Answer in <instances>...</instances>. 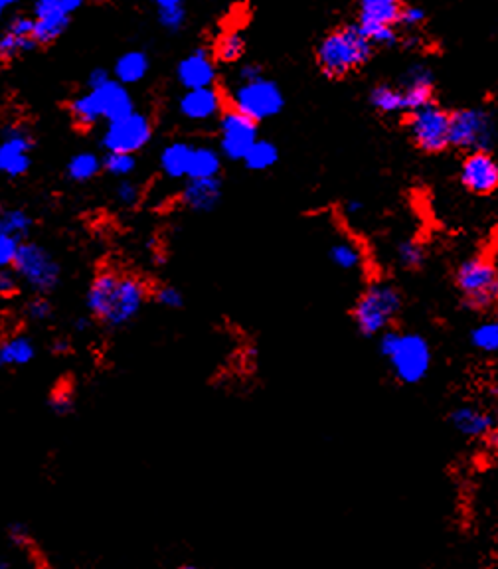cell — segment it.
<instances>
[{"label":"cell","instance_id":"cell-36","mask_svg":"<svg viewBox=\"0 0 498 569\" xmlns=\"http://www.w3.org/2000/svg\"><path fill=\"white\" fill-rule=\"evenodd\" d=\"M469 340L475 350L483 354H497L498 352V319H489L475 326L469 334Z\"/></svg>","mask_w":498,"mask_h":569},{"label":"cell","instance_id":"cell-25","mask_svg":"<svg viewBox=\"0 0 498 569\" xmlns=\"http://www.w3.org/2000/svg\"><path fill=\"white\" fill-rule=\"evenodd\" d=\"M36 230V218L22 206L0 202V236H10L20 242L30 240Z\"/></svg>","mask_w":498,"mask_h":569},{"label":"cell","instance_id":"cell-20","mask_svg":"<svg viewBox=\"0 0 498 569\" xmlns=\"http://www.w3.org/2000/svg\"><path fill=\"white\" fill-rule=\"evenodd\" d=\"M433 87H435V76L429 66L425 64L410 66L398 83V89L402 91L404 97L406 113H412L415 109L431 103Z\"/></svg>","mask_w":498,"mask_h":569},{"label":"cell","instance_id":"cell-46","mask_svg":"<svg viewBox=\"0 0 498 569\" xmlns=\"http://www.w3.org/2000/svg\"><path fill=\"white\" fill-rule=\"evenodd\" d=\"M113 76H111V70H107V68H93L89 74H87V78H85V87L87 89H93V87H99V85H103L105 82H109Z\"/></svg>","mask_w":498,"mask_h":569},{"label":"cell","instance_id":"cell-54","mask_svg":"<svg viewBox=\"0 0 498 569\" xmlns=\"http://www.w3.org/2000/svg\"><path fill=\"white\" fill-rule=\"evenodd\" d=\"M489 439H491V443H493V447H495V449H498V423H497V427H495V429H493V433H491V435H489Z\"/></svg>","mask_w":498,"mask_h":569},{"label":"cell","instance_id":"cell-19","mask_svg":"<svg viewBox=\"0 0 498 569\" xmlns=\"http://www.w3.org/2000/svg\"><path fill=\"white\" fill-rule=\"evenodd\" d=\"M224 184L220 176L214 178H190L180 190V202L184 208L196 214H210L222 202Z\"/></svg>","mask_w":498,"mask_h":569},{"label":"cell","instance_id":"cell-22","mask_svg":"<svg viewBox=\"0 0 498 569\" xmlns=\"http://www.w3.org/2000/svg\"><path fill=\"white\" fill-rule=\"evenodd\" d=\"M38 356V342L24 330L10 332L0 340V362L4 368H24Z\"/></svg>","mask_w":498,"mask_h":569},{"label":"cell","instance_id":"cell-14","mask_svg":"<svg viewBox=\"0 0 498 569\" xmlns=\"http://www.w3.org/2000/svg\"><path fill=\"white\" fill-rule=\"evenodd\" d=\"M40 46L34 40V18L30 12H18L0 30V62L10 64L16 62Z\"/></svg>","mask_w":498,"mask_h":569},{"label":"cell","instance_id":"cell-12","mask_svg":"<svg viewBox=\"0 0 498 569\" xmlns=\"http://www.w3.org/2000/svg\"><path fill=\"white\" fill-rule=\"evenodd\" d=\"M451 115L433 101L415 109L408 117V131L423 153H441L449 147Z\"/></svg>","mask_w":498,"mask_h":569},{"label":"cell","instance_id":"cell-2","mask_svg":"<svg viewBox=\"0 0 498 569\" xmlns=\"http://www.w3.org/2000/svg\"><path fill=\"white\" fill-rule=\"evenodd\" d=\"M372 52L374 46L360 28L356 24H348L332 30L321 40L317 48V64L327 78L340 80L362 68L370 60Z\"/></svg>","mask_w":498,"mask_h":569},{"label":"cell","instance_id":"cell-15","mask_svg":"<svg viewBox=\"0 0 498 569\" xmlns=\"http://www.w3.org/2000/svg\"><path fill=\"white\" fill-rule=\"evenodd\" d=\"M87 91L95 103V109L101 117V123H105V125L119 121L137 109L131 87H125L123 83H119L113 78L109 82H105L99 87H93V89H87Z\"/></svg>","mask_w":498,"mask_h":569},{"label":"cell","instance_id":"cell-5","mask_svg":"<svg viewBox=\"0 0 498 569\" xmlns=\"http://www.w3.org/2000/svg\"><path fill=\"white\" fill-rule=\"evenodd\" d=\"M402 305V293L392 283H374L358 297L352 317L364 336H380L394 325Z\"/></svg>","mask_w":498,"mask_h":569},{"label":"cell","instance_id":"cell-37","mask_svg":"<svg viewBox=\"0 0 498 569\" xmlns=\"http://www.w3.org/2000/svg\"><path fill=\"white\" fill-rule=\"evenodd\" d=\"M54 303L44 295H30L22 307V317L32 325H48L54 319Z\"/></svg>","mask_w":498,"mask_h":569},{"label":"cell","instance_id":"cell-56","mask_svg":"<svg viewBox=\"0 0 498 569\" xmlns=\"http://www.w3.org/2000/svg\"><path fill=\"white\" fill-rule=\"evenodd\" d=\"M174 569H202V568H198V566H192V564H184V566H178V568Z\"/></svg>","mask_w":498,"mask_h":569},{"label":"cell","instance_id":"cell-50","mask_svg":"<svg viewBox=\"0 0 498 569\" xmlns=\"http://www.w3.org/2000/svg\"><path fill=\"white\" fill-rule=\"evenodd\" d=\"M93 326H95V321H93L89 315H85V317H78V319L74 321V332L89 334Z\"/></svg>","mask_w":498,"mask_h":569},{"label":"cell","instance_id":"cell-8","mask_svg":"<svg viewBox=\"0 0 498 569\" xmlns=\"http://www.w3.org/2000/svg\"><path fill=\"white\" fill-rule=\"evenodd\" d=\"M153 133V119L145 111L135 109L127 117L107 123L101 131L99 145L105 153L139 155L153 141Z\"/></svg>","mask_w":498,"mask_h":569},{"label":"cell","instance_id":"cell-32","mask_svg":"<svg viewBox=\"0 0 498 569\" xmlns=\"http://www.w3.org/2000/svg\"><path fill=\"white\" fill-rule=\"evenodd\" d=\"M329 259L340 269V271H358L362 261H364V253L360 249V245L348 238H338L336 242H332L329 247Z\"/></svg>","mask_w":498,"mask_h":569},{"label":"cell","instance_id":"cell-49","mask_svg":"<svg viewBox=\"0 0 498 569\" xmlns=\"http://www.w3.org/2000/svg\"><path fill=\"white\" fill-rule=\"evenodd\" d=\"M261 76V68L255 64H242L238 70V82H246V80H253Z\"/></svg>","mask_w":498,"mask_h":569},{"label":"cell","instance_id":"cell-34","mask_svg":"<svg viewBox=\"0 0 498 569\" xmlns=\"http://www.w3.org/2000/svg\"><path fill=\"white\" fill-rule=\"evenodd\" d=\"M103 172L109 174L115 180L133 178V174L139 168L137 155H125V153H103L101 157Z\"/></svg>","mask_w":498,"mask_h":569},{"label":"cell","instance_id":"cell-40","mask_svg":"<svg viewBox=\"0 0 498 569\" xmlns=\"http://www.w3.org/2000/svg\"><path fill=\"white\" fill-rule=\"evenodd\" d=\"M6 540L8 544L18 550V552H28L32 548V532L28 530L26 524L22 522H12L8 528H6Z\"/></svg>","mask_w":498,"mask_h":569},{"label":"cell","instance_id":"cell-28","mask_svg":"<svg viewBox=\"0 0 498 569\" xmlns=\"http://www.w3.org/2000/svg\"><path fill=\"white\" fill-rule=\"evenodd\" d=\"M222 170V155L218 149L208 145H194L190 166H188V178H214Z\"/></svg>","mask_w":498,"mask_h":569},{"label":"cell","instance_id":"cell-3","mask_svg":"<svg viewBox=\"0 0 498 569\" xmlns=\"http://www.w3.org/2000/svg\"><path fill=\"white\" fill-rule=\"evenodd\" d=\"M378 346L402 384H419L429 374L433 354L429 342L421 334L388 328L378 336Z\"/></svg>","mask_w":498,"mask_h":569},{"label":"cell","instance_id":"cell-30","mask_svg":"<svg viewBox=\"0 0 498 569\" xmlns=\"http://www.w3.org/2000/svg\"><path fill=\"white\" fill-rule=\"evenodd\" d=\"M68 115H70L72 123L82 131H89V129H95L97 125H101V117H99L95 103H93L87 89H83L82 93L74 95L68 101Z\"/></svg>","mask_w":498,"mask_h":569},{"label":"cell","instance_id":"cell-55","mask_svg":"<svg viewBox=\"0 0 498 569\" xmlns=\"http://www.w3.org/2000/svg\"><path fill=\"white\" fill-rule=\"evenodd\" d=\"M6 2H8L10 8H14V6H18V4H22V2H26V0H6Z\"/></svg>","mask_w":498,"mask_h":569},{"label":"cell","instance_id":"cell-52","mask_svg":"<svg viewBox=\"0 0 498 569\" xmlns=\"http://www.w3.org/2000/svg\"><path fill=\"white\" fill-rule=\"evenodd\" d=\"M10 10V6H8V2L6 0H0V22L4 20V14Z\"/></svg>","mask_w":498,"mask_h":569},{"label":"cell","instance_id":"cell-53","mask_svg":"<svg viewBox=\"0 0 498 569\" xmlns=\"http://www.w3.org/2000/svg\"><path fill=\"white\" fill-rule=\"evenodd\" d=\"M0 569H16L14 568V564L8 560V558H2L0 556Z\"/></svg>","mask_w":498,"mask_h":569},{"label":"cell","instance_id":"cell-24","mask_svg":"<svg viewBox=\"0 0 498 569\" xmlns=\"http://www.w3.org/2000/svg\"><path fill=\"white\" fill-rule=\"evenodd\" d=\"M151 74V56L145 50H127L123 52L111 66L113 80L123 83L125 87H133L147 80Z\"/></svg>","mask_w":498,"mask_h":569},{"label":"cell","instance_id":"cell-42","mask_svg":"<svg viewBox=\"0 0 498 569\" xmlns=\"http://www.w3.org/2000/svg\"><path fill=\"white\" fill-rule=\"evenodd\" d=\"M425 20H427V12H425L423 6H419V4H404L402 10H400L398 24H400L402 28L414 32Z\"/></svg>","mask_w":498,"mask_h":569},{"label":"cell","instance_id":"cell-18","mask_svg":"<svg viewBox=\"0 0 498 569\" xmlns=\"http://www.w3.org/2000/svg\"><path fill=\"white\" fill-rule=\"evenodd\" d=\"M176 82L180 83V87L184 91L188 89H202V87H214L216 78H218V68H216V60L214 56L204 50V48H196L192 52H188L174 70Z\"/></svg>","mask_w":498,"mask_h":569},{"label":"cell","instance_id":"cell-47","mask_svg":"<svg viewBox=\"0 0 498 569\" xmlns=\"http://www.w3.org/2000/svg\"><path fill=\"white\" fill-rule=\"evenodd\" d=\"M364 212H366V204H364L362 200H358V198H350V200L344 204V214H346L348 218H352V220L364 216Z\"/></svg>","mask_w":498,"mask_h":569},{"label":"cell","instance_id":"cell-17","mask_svg":"<svg viewBox=\"0 0 498 569\" xmlns=\"http://www.w3.org/2000/svg\"><path fill=\"white\" fill-rule=\"evenodd\" d=\"M459 180L473 194H493L498 188V163L489 151L469 153L461 163Z\"/></svg>","mask_w":498,"mask_h":569},{"label":"cell","instance_id":"cell-23","mask_svg":"<svg viewBox=\"0 0 498 569\" xmlns=\"http://www.w3.org/2000/svg\"><path fill=\"white\" fill-rule=\"evenodd\" d=\"M404 0H356L358 28L370 30L380 26H396Z\"/></svg>","mask_w":498,"mask_h":569},{"label":"cell","instance_id":"cell-51","mask_svg":"<svg viewBox=\"0 0 498 569\" xmlns=\"http://www.w3.org/2000/svg\"><path fill=\"white\" fill-rule=\"evenodd\" d=\"M155 4L157 10H166V8H178L184 6L186 0H151Z\"/></svg>","mask_w":498,"mask_h":569},{"label":"cell","instance_id":"cell-6","mask_svg":"<svg viewBox=\"0 0 498 569\" xmlns=\"http://www.w3.org/2000/svg\"><path fill=\"white\" fill-rule=\"evenodd\" d=\"M455 285L473 311H489L498 305L497 263L483 255L469 257L457 267Z\"/></svg>","mask_w":498,"mask_h":569},{"label":"cell","instance_id":"cell-33","mask_svg":"<svg viewBox=\"0 0 498 569\" xmlns=\"http://www.w3.org/2000/svg\"><path fill=\"white\" fill-rule=\"evenodd\" d=\"M242 163L246 164V168L253 170V172H265V170H269L279 163V149L275 143H271L267 139H257Z\"/></svg>","mask_w":498,"mask_h":569},{"label":"cell","instance_id":"cell-31","mask_svg":"<svg viewBox=\"0 0 498 569\" xmlns=\"http://www.w3.org/2000/svg\"><path fill=\"white\" fill-rule=\"evenodd\" d=\"M368 99H370V105H372L378 113H384V115L406 113L404 97H402V91L398 89V85L380 83V85L372 87Z\"/></svg>","mask_w":498,"mask_h":569},{"label":"cell","instance_id":"cell-43","mask_svg":"<svg viewBox=\"0 0 498 569\" xmlns=\"http://www.w3.org/2000/svg\"><path fill=\"white\" fill-rule=\"evenodd\" d=\"M74 407H76L74 394L68 390H56L50 398V409L58 417H66V415L74 413Z\"/></svg>","mask_w":498,"mask_h":569},{"label":"cell","instance_id":"cell-48","mask_svg":"<svg viewBox=\"0 0 498 569\" xmlns=\"http://www.w3.org/2000/svg\"><path fill=\"white\" fill-rule=\"evenodd\" d=\"M70 350H72V342H70V338H66V336H56V338L50 342V352H52L54 356H66Z\"/></svg>","mask_w":498,"mask_h":569},{"label":"cell","instance_id":"cell-41","mask_svg":"<svg viewBox=\"0 0 498 569\" xmlns=\"http://www.w3.org/2000/svg\"><path fill=\"white\" fill-rule=\"evenodd\" d=\"M153 299L166 309V311H178L184 307L186 299H184V293L174 287V285H161L155 293H153Z\"/></svg>","mask_w":498,"mask_h":569},{"label":"cell","instance_id":"cell-44","mask_svg":"<svg viewBox=\"0 0 498 569\" xmlns=\"http://www.w3.org/2000/svg\"><path fill=\"white\" fill-rule=\"evenodd\" d=\"M20 244L22 242L16 238L0 236V269H12Z\"/></svg>","mask_w":498,"mask_h":569},{"label":"cell","instance_id":"cell-35","mask_svg":"<svg viewBox=\"0 0 498 569\" xmlns=\"http://www.w3.org/2000/svg\"><path fill=\"white\" fill-rule=\"evenodd\" d=\"M111 198L115 202L117 208L121 210H133L141 204L143 200V186L133 180V178H123V180H117L115 186H113V192H111Z\"/></svg>","mask_w":498,"mask_h":569},{"label":"cell","instance_id":"cell-21","mask_svg":"<svg viewBox=\"0 0 498 569\" xmlns=\"http://www.w3.org/2000/svg\"><path fill=\"white\" fill-rule=\"evenodd\" d=\"M453 429L467 439H485L497 427V419L485 407L463 404L451 411Z\"/></svg>","mask_w":498,"mask_h":569},{"label":"cell","instance_id":"cell-57","mask_svg":"<svg viewBox=\"0 0 498 569\" xmlns=\"http://www.w3.org/2000/svg\"><path fill=\"white\" fill-rule=\"evenodd\" d=\"M495 396H497V400H498V384H497V386H495Z\"/></svg>","mask_w":498,"mask_h":569},{"label":"cell","instance_id":"cell-9","mask_svg":"<svg viewBox=\"0 0 498 569\" xmlns=\"http://www.w3.org/2000/svg\"><path fill=\"white\" fill-rule=\"evenodd\" d=\"M497 127L493 115L485 109H461L451 115L449 147L477 153L489 151L495 143Z\"/></svg>","mask_w":498,"mask_h":569},{"label":"cell","instance_id":"cell-38","mask_svg":"<svg viewBox=\"0 0 498 569\" xmlns=\"http://www.w3.org/2000/svg\"><path fill=\"white\" fill-rule=\"evenodd\" d=\"M396 261L400 267H404L408 271L419 269L425 261V249L415 240H402L400 244L396 245Z\"/></svg>","mask_w":498,"mask_h":569},{"label":"cell","instance_id":"cell-27","mask_svg":"<svg viewBox=\"0 0 498 569\" xmlns=\"http://www.w3.org/2000/svg\"><path fill=\"white\" fill-rule=\"evenodd\" d=\"M64 174L74 184H89V182H93L99 174H103L101 155H97L93 151L74 153L68 159V163H66Z\"/></svg>","mask_w":498,"mask_h":569},{"label":"cell","instance_id":"cell-16","mask_svg":"<svg viewBox=\"0 0 498 569\" xmlns=\"http://www.w3.org/2000/svg\"><path fill=\"white\" fill-rule=\"evenodd\" d=\"M176 111L182 119L190 123H208L222 115L224 111V95L220 89L202 87V89H188L182 91L176 103Z\"/></svg>","mask_w":498,"mask_h":569},{"label":"cell","instance_id":"cell-4","mask_svg":"<svg viewBox=\"0 0 498 569\" xmlns=\"http://www.w3.org/2000/svg\"><path fill=\"white\" fill-rule=\"evenodd\" d=\"M20 287L30 295L50 297L60 289L64 279V265L58 255L36 240H24L12 265Z\"/></svg>","mask_w":498,"mask_h":569},{"label":"cell","instance_id":"cell-7","mask_svg":"<svg viewBox=\"0 0 498 569\" xmlns=\"http://www.w3.org/2000/svg\"><path fill=\"white\" fill-rule=\"evenodd\" d=\"M230 103L232 109L242 113L251 121H267L275 115H279L285 107V95L279 87V83L271 78H265L263 74L238 82L230 91Z\"/></svg>","mask_w":498,"mask_h":569},{"label":"cell","instance_id":"cell-39","mask_svg":"<svg viewBox=\"0 0 498 569\" xmlns=\"http://www.w3.org/2000/svg\"><path fill=\"white\" fill-rule=\"evenodd\" d=\"M186 20H188L186 6L157 10V22H159V26H161L163 30H166V32H170V34L180 32V30L186 26Z\"/></svg>","mask_w":498,"mask_h":569},{"label":"cell","instance_id":"cell-13","mask_svg":"<svg viewBox=\"0 0 498 569\" xmlns=\"http://www.w3.org/2000/svg\"><path fill=\"white\" fill-rule=\"evenodd\" d=\"M218 137H220V149H218L220 155L228 161L242 163L249 149L259 139L257 123L234 109L224 111L218 123Z\"/></svg>","mask_w":498,"mask_h":569},{"label":"cell","instance_id":"cell-10","mask_svg":"<svg viewBox=\"0 0 498 569\" xmlns=\"http://www.w3.org/2000/svg\"><path fill=\"white\" fill-rule=\"evenodd\" d=\"M34 135L22 123H10L0 129V178H24L34 164Z\"/></svg>","mask_w":498,"mask_h":569},{"label":"cell","instance_id":"cell-11","mask_svg":"<svg viewBox=\"0 0 498 569\" xmlns=\"http://www.w3.org/2000/svg\"><path fill=\"white\" fill-rule=\"evenodd\" d=\"M83 2L85 0H34L30 16L34 18V40L38 46L58 42L68 32Z\"/></svg>","mask_w":498,"mask_h":569},{"label":"cell","instance_id":"cell-26","mask_svg":"<svg viewBox=\"0 0 498 569\" xmlns=\"http://www.w3.org/2000/svg\"><path fill=\"white\" fill-rule=\"evenodd\" d=\"M194 145L188 141H170L159 153L161 174L168 180H186Z\"/></svg>","mask_w":498,"mask_h":569},{"label":"cell","instance_id":"cell-29","mask_svg":"<svg viewBox=\"0 0 498 569\" xmlns=\"http://www.w3.org/2000/svg\"><path fill=\"white\" fill-rule=\"evenodd\" d=\"M246 48L248 44H246V36L242 34V30H226L218 36L212 56L216 62L232 66V64L242 62Z\"/></svg>","mask_w":498,"mask_h":569},{"label":"cell","instance_id":"cell-45","mask_svg":"<svg viewBox=\"0 0 498 569\" xmlns=\"http://www.w3.org/2000/svg\"><path fill=\"white\" fill-rule=\"evenodd\" d=\"M20 281L14 269H0V299H12L20 293Z\"/></svg>","mask_w":498,"mask_h":569},{"label":"cell","instance_id":"cell-58","mask_svg":"<svg viewBox=\"0 0 498 569\" xmlns=\"http://www.w3.org/2000/svg\"><path fill=\"white\" fill-rule=\"evenodd\" d=\"M2 368H4V366H2V362H0V370H2Z\"/></svg>","mask_w":498,"mask_h":569},{"label":"cell","instance_id":"cell-1","mask_svg":"<svg viewBox=\"0 0 498 569\" xmlns=\"http://www.w3.org/2000/svg\"><path fill=\"white\" fill-rule=\"evenodd\" d=\"M153 291L149 283L125 269L101 267L85 289V311L95 325L123 330L145 311Z\"/></svg>","mask_w":498,"mask_h":569}]
</instances>
